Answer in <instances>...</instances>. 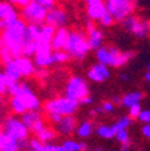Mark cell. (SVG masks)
<instances>
[{
  "mask_svg": "<svg viewBox=\"0 0 150 151\" xmlns=\"http://www.w3.org/2000/svg\"><path fill=\"white\" fill-rule=\"evenodd\" d=\"M28 25L21 18L12 21L3 30L1 47H5L14 58L23 56V49L25 46V31Z\"/></svg>",
  "mask_w": 150,
  "mask_h": 151,
  "instance_id": "cell-1",
  "label": "cell"
},
{
  "mask_svg": "<svg viewBox=\"0 0 150 151\" xmlns=\"http://www.w3.org/2000/svg\"><path fill=\"white\" fill-rule=\"evenodd\" d=\"M133 58L132 52H120L113 46H102L96 50V59L100 64L112 67H120Z\"/></svg>",
  "mask_w": 150,
  "mask_h": 151,
  "instance_id": "cell-2",
  "label": "cell"
},
{
  "mask_svg": "<svg viewBox=\"0 0 150 151\" xmlns=\"http://www.w3.org/2000/svg\"><path fill=\"white\" fill-rule=\"evenodd\" d=\"M79 102L73 101L64 97H55L45 103V110L47 114H58L60 116H69L74 115V113L78 110Z\"/></svg>",
  "mask_w": 150,
  "mask_h": 151,
  "instance_id": "cell-3",
  "label": "cell"
},
{
  "mask_svg": "<svg viewBox=\"0 0 150 151\" xmlns=\"http://www.w3.org/2000/svg\"><path fill=\"white\" fill-rule=\"evenodd\" d=\"M65 50L74 59H78V60L84 59L90 50L88 39H85L83 32L70 31L69 41H67Z\"/></svg>",
  "mask_w": 150,
  "mask_h": 151,
  "instance_id": "cell-4",
  "label": "cell"
},
{
  "mask_svg": "<svg viewBox=\"0 0 150 151\" xmlns=\"http://www.w3.org/2000/svg\"><path fill=\"white\" fill-rule=\"evenodd\" d=\"M108 13L115 22H123L132 14L136 0H105Z\"/></svg>",
  "mask_w": 150,
  "mask_h": 151,
  "instance_id": "cell-5",
  "label": "cell"
},
{
  "mask_svg": "<svg viewBox=\"0 0 150 151\" xmlns=\"http://www.w3.org/2000/svg\"><path fill=\"white\" fill-rule=\"evenodd\" d=\"M65 96L77 102L89 96V85L87 81L79 76H72L65 85Z\"/></svg>",
  "mask_w": 150,
  "mask_h": 151,
  "instance_id": "cell-6",
  "label": "cell"
},
{
  "mask_svg": "<svg viewBox=\"0 0 150 151\" xmlns=\"http://www.w3.org/2000/svg\"><path fill=\"white\" fill-rule=\"evenodd\" d=\"M4 133L13 137L18 142L23 139H28L29 136V128L27 125L22 121V119L17 116H7L3 122V129Z\"/></svg>",
  "mask_w": 150,
  "mask_h": 151,
  "instance_id": "cell-7",
  "label": "cell"
},
{
  "mask_svg": "<svg viewBox=\"0 0 150 151\" xmlns=\"http://www.w3.org/2000/svg\"><path fill=\"white\" fill-rule=\"evenodd\" d=\"M48 11L49 10H47L46 7L31 0L25 7L22 9V19L29 24L41 25L43 22H46Z\"/></svg>",
  "mask_w": 150,
  "mask_h": 151,
  "instance_id": "cell-8",
  "label": "cell"
},
{
  "mask_svg": "<svg viewBox=\"0 0 150 151\" xmlns=\"http://www.w3.org/2000/svg\"><path fill=\"white\" fill-rule=\"evenodd\" d=\"M123 27L138 39H144L148 35H150V23L139 19L138 17L135 16H130L125 21H123Z\"/></svg>",
  "mask_w": 150,
  "mask_h": 151,
  "instance_id": "cell-9",
  "label": "cell"
},
{
  "mask_svg": "<svg viewBox=\"0 0 150 151\" xmlns=\"http://www.w3.org/2000/svg\"><path fill=\"white\" fill-rule=\"evenodd\" d=\"M17 96H19L24 101L28 110H39L40 109V100L34 93V91L29 86V84L22 83V89Z\"/></svg>",
  "mask_w": 150,
  "mask_h": 151,
  "instance_id": "cell-10",
  "label": "cell"
},
{
  "mask_svg": "<svg viewBox=\"0 0 150 151\" xmlns=\"http://www.w3.org/2000/svg\"><path fill=\"white\" fill-rule=\"evenodd\" d=\"M18 18H19L18 12L12 4H10L9 1H3L0 4V28L1 30H4L9 23L18 19Z\"/></svg>",
  "mask_w": 150,
  "mask_h": 151,
  "instance_id": "cell-11",
  "label": "cell"
},
{
  "mask_svg": "<svg viewBox=\"0 0 150 151\" xmlns=\"http://www.w3.org/2000/svg\"><path fill=\"white\" fill-rule=\"evenodd\" d=\"M87 76L94 83H103L110 77V71H109L108 66L97 63L89 68Z\"/></svg>",
  "mask_w": 150,
  "mask_h": 151,
  "instance_id": "cell-12",
  "label": "cell"
},
{
  "mask_svg": "<svg viewBox=\"0 0 150 151\" xmlns=\"http://www.w3.org/2000/svg\"><path fill=\"white\" fill-rule=\"evenodd\" d=\"M87 3V12L90 19L100 21L101 18L108 12L106 7V1L103 0H85Z\"/></svg>",
  "mask_w": 150,
  "mask_h": 151,
  "instance_id": "cell-13",
  "label": "cell"
},
{
  "mask_svg": "<svg viewBox=\"0 0 150 151\" xmlns=\"http://www.w3.org/2000/svg\"><path fill=\"white\" fill-rule=\"evenodd\" d=\"M67 23V13L58 7H54L48 11L46 17V24L52 25L54 28H63Z\"/></svg>",
  "mask_w": 150,
  "mask_h": 151,
  "instance_id": "cell-14",
  "label": "cell"
},
{
  "mask_svg": "<svg viewBox=\"0 0 150 151\" xmlns=\"http://www.w3.org/2000/svg\"><path fill=\"white\" fill-rule=\"evenodd\" d=\"M55 129H57V132L60 133L61 136H65V137L71 136L73 132L77 129V120L73 115L64 116L60 122L55 125Z\"/></svg>",
  "mask_w": 150,
  "mask_h": 151,
  "instance_id": "cell-15",
  "label": "cell"
},
{
  "mask_svg": "<svg viewBox=\"0 0 150 151\" xmlns=\"http://www.w3.org/2000/svg\"><path fill=\"white\" fill-rule=\"evenodd\" d=\"M69 36H70V31L65 27L58 28L50 42L53 50H65L67 41H69Z\"/></svg>",
  "mask_w": 150,
  "mask_h": 151,
  "instance_id": "cell-16",
  "label": "cell"
},
{
  "mask_svg": "<svg viewBox=\"0 0 150 151\" xmlns=\"http://www.w3.org/2000/svg\"><path fill=\"white\" fill-rule=\"evenodd\" d=\"M16 64L19 68V72L22 77H30V76L36 73V65L34 61L30 60V58L27 56H19V58H14Z\"/></svg>",
  "mask_w": 150,
  "mask_h": 151,
  "instance_id": "cell-17",
  "label": "cell"
},
{
  "mask_svg": "<svg viewBox=\"0 0 150 151\" xmlns=\"http://www.w3.org/2000/svg\"><path fill=\"white\" fill-rule=\"evenodd\" d=\"M88 42H89L90 49H95V50L102 47V42H103L102 32L96 28H94L92 24L90 23H88Z\"/></svg>",
  "mask_w": 150,
  "mask_h": 151,
  "instance_id": "cell-18",
  "label": "cell"
},
{
  "mask_svg": "<svg viewBox=\"0 0 150 151\" xmlns=\"http://www.w3.org/2000/svg\"><path fill=\"white\" fill-rule=\"evenodd\" d=\"M0 150L1 151H19L21 150L19 142L1 131V133H0Z\"/></svg>",
  "mask_w": 150,
  "mask_h": 151,
  "instance_id": "cell-19",
  "label": "cell"
},
{
  "mask_svg": "<svg viewBox=\"0 0 150 151\" xmlns=\"http://www.w3.org/2000/svg\"><path fill=\"white\" fill-rule=\"evenodd\" d=\"M4 73L7 76V78L12 82H19L22 74L19 72V68H18L17 64H16V60L12 59L7 63L4 64Z\"/></svg>",
  "mask_w": 150,
  "mask_h": 151,
  "instance_id": "cell-20",
  "label": "cell"
},
{
  "mask_svg": "<svg viewBox=\"0 0 150 151\" xmlns=\"http://www.w3.org/2000/svg\"><path fill=\"white\" fill-rule=\"evenodd\" d=\"M143 99H144V93L142 91H130L123 96V106L130 108L135 104L141 103Z\"/></svg>",
  "mask_w": 150,
  "mask_h": 151,
  "instance_id": "cell-21",
  "label": "cell"
},
{
  "mask_svg": "<svg viewBox=\"0 0 150 151\" xmlns=\"http://www.w3.org/2000/svg\"><path fill=\"white\" fill-rule=\"evenodd\" d=\"M63 151H85L88 145L84 142H77L73 139H65L61 144Z\"/></svg>",
  "mask_w": 150,
  "mask_h": 151,
  "instance_id": "cell-22",
  "label": "cell"
},
{
  "mask_svg": "<svg viewBox=\"0 0 150 151\" xmlns=\"http://www.w3.org/2000/svg\"><path fill=\"white\" fill-rule=\"evenodd\" d=\"M10 107L16 115H23L24 113L28 111V108H27L24 101L19 96H12V99L10 101Z\"/></svg>",
  "mask_w": 150,
  "mask_h": 151,
  "instance_id": "cell-23",
  "label": "cell"
},
{
  "mask_svg": "<svg viewBox=\"0 0 150 151\" xmlns=\"http://www.w3.org/2000/svg\"><path fill=\"white\" fill-rule=\"evenodd\" d=\"M34 63H35L36 67L46 68V67L53 65L55 61H54L53 53H52V54H36L34 56Z\"/></svg>",
  "mask_w": 150,
  "mask_h": 151,
  "instance_id": "cell-24",
  "label": "cell"
},
{
  "mask_svg": "<svg viewBox=\"0 0 150 151\" xmlns=\"http://www.w3.org/2000/svg\"><path fill=\"white\" fill-rule=\"evenodd\" d=\"M92 132H94V125L91 121H83L81 122L78 126H77V129H76V134L82 138V139H85L88 137H90L92 134Z\"/></svg>",
  "mask_w": 150,
  "mask_h": 151,
  "instance_id": "cell-25",
  "label": "cell"
},
{
  "mask_svg": "<svg viewBox=\"0 0 150 151\" xmlns=\"http://www.w3.org/2000/svg\"><path fill=\"white\" fill-rule=\"evenodd\" d=\"M21 119L22 121L27 125V127L29 129H31V127L39 121L41 120V115H40V113L37 111V110H28L27 113H24L23 115H21Z\"/></svg>",
  "mask_w": 150,
  "mask_h": 151,
  "instance_id": "cell-26",
  "label": "cell"
},
{
  "mask_svg": "<svg viewBox=\"0 0 150 151\" xmlns=\"http://www.w3.org/2000/svg\"><path fill=\"white\" fill-rule=\"evenodd\" d=\"M96 134L103 139H112V138H115V132L112 127V125H99L95 129Z\"/></svg>",
  "mask_w": 150,
  "mask_h": 151,
  "instance_id": "cell-27",
  "label": "cell"
},
{
  "mask_svg": "<svg viewBox=\"0 0 150 151\" xmlns=\"http://www.w3.org/2000/svg\"><path fill=\"white\" fill-rule=\"evenodd\" d=\"M55 28L52 25H42L41 27V32H40V42L42 43H50L53 40V36L55 34Z\"/></svg>",
  "mask_w": 150,
  "mask_h": 151,
  "instance_id": "cell-28",
  "label": "cell"
},
{
  "mask_svg": "<svg viewBox=\"0 0 150 151\" xmlns=\"http://www.w3.org/2000/svg\"><path fill=\"white\" fill-rule=\"evenodd\" d=\"M55 137H57V129H53L50 127H45L41 132L36 134V138L42 143H48L53 140Z\"/></svg>",
  "mask_w": 150,
  "mask_h": 151,
  "instance_id": "cell-29",
  "label": "cell"
},
{
  "mask_svg": "<svg viewBox=\"0 0 150 151\" xmlns=\"http://www.w3.org/2000/svg\"><path fill=\"white\" fill-rule=\"evenodd\" d=\"M131 124H132V119H131L130 116H121L119 118L114 124H112V127H113L115 134L118 133L119 131H124V129H127Z\"/></svg>",
  "mask_w": 150,
  "mask_h": 151,
  "instance_id": "cell-30",
  "label": "cell"
},
{
  "mask_svg": "<svg viewBox=\"0 0 150 151\" xmlns=\"http://www.w3.org/2000/svg\"><path fill=\"white\" fill-rule=\"evenodd\" d=\"M70 54L66 52V50H54L53 52V58H54V61L55 63H65L70 59Z\"/></svg>",
  "mask_w": 150,
  "mask_h": 151,
  "instance_id": "cell-31",
  "label": "cell"
},
{
  "mask_svg": "<svg viewBox=\"0 0 150 151\" xmlns=\"http://www.w3.org/2000/svg\"><path fill=\"white\" fill-rule=\"evenodd\" d=\"M21 89H22V83H19V82H13V83H11V84L9 85L7 92L10 93L11 96H17L18 93H19Z\"/></svg>",
  "mask_w": 150,
  "mask_h": 151,
  "instance_id": "cell-32",
  "label": "cell"
},
{
  "mask_svg": "<svg viewBox=\"0 0 150 151\" xmlns=\"http://www.w3.org/2000/svg\"><path fill=\"white\" fill-rule=\"evenodd\" d=\"M141 113H142V107H141L139 103L128 108V116L131 119H138V116L141 115Z\"/></svg>",
  "mask_w": 150,
  "mask_h": 151,
  "instance_id": "cell-33",
  "label": "cell"
},
{
  "mask_svg": "<svg viewBox=\"0 0 150 151\" xmlns=\"http://www.w3.org/2000/svg\"><path fill=\"white\" fill-rule=\"evenodd\" d=\"M115 139H117V140H118L120 144L130 143V136H128V132H127V129L119 131L118 133L115 134Z\"/></svg>",
  "mask_w": 150,
  "mask_h": 151,
  "instance_id": "cell-34",
  "label": "cell"
},
{
  "mask_svg": "<svg viewBox=\"0 0 150 151\" xmlns=\"http://www.w3.org/2000/svg\"><path fill=\"white\" fill-rule=\"evenodd\" d=\"M99 22H100V24H101L102 27H110V25H113V23H114L115 21H114V18L107 12Z\"/></svg>",
  "mask_w": 150,
  "mask_h": 151,
  "instance_id": "cell-35",
  "label": "cell"
},
{
  "mask_svg": "<svg viewBox=\"0 0 150 151\" xmlns=\"http://www.w3.org/2000/svg\"><path fill=\"white\" fill-rule=\"evenodd\" d=\"M137 120H138L139 122H143V124H150V109L142 110L141 115L138 116Z\"/></svg>",
  "mask_w": 150,
  "mask_h": 151,
  "instance_id": "cell-36",
  "label": "cell"
},
{
  "mask_svg": "<svg viewBox=\"0 0 150 151\" xmlns=\"http://www.w3.org/2000/svg\"><path fill=\"white\" fill-rule=\"evenodd\" d=\"M32 1L40 4L41 6L46 7L47 10H52L54 9V5H55V0H32Z\"/></svg>",
  "mask_w": 150,
  "mask_h": 151,
  "instance_id": "cell-37",
  "label": "cell"
},
{
  "mask_svg": "<svg viewBox=\"0 0 150 151\" xmlns=\"http://www.w3.org/2000/svg\"><path fill=\"white\" fill-rule=\"evenodd\" d=\"M45 127H47L46 126V124H45V121L41 119V120H39V121H37L32 127H31V132H32V133H35V134H37V133H39V132H41Z\"/></svg>",
  "mask_w": 150,
  "mask_h": 151,
  "instance_id": "cell-38",
  "label": "cell"
},
{
  "mask_svg": "<svg viewBox=\"0 0 150 151\" xmlns=\"http://www.w3.org/2000/svg\"><path fill=\"white\" fill-rule=\"evenodd\" d=\"M101 107H102V109H103L105 113H113V111L115 110V104L112 102V101H106V102H103Z\"/></svg>",
  "mask_w": 150,
  "mask_h": 151,
  "instance_id": "cell-39",
  "label": "cell"
},
{
  "mask_svg": "<svg viewBox=\"0 0 150 151\" xmlns=\"http://www.w3.org/2000/svg\"><path fill=\"white\" fill-rule=\"evenodd\" d=\"M6 1H9L10 4H12L13 6H19V7H25L31 0H6Z\"/></svg>",
  "mask_w": 150,
  "mask_h": 151,
  "instance_id": "cell-40",
  "label": "cell"
},
{
  "mask_svg": "<svg viewBox=\"0 0 150 151\" xmlns=\"http://www.w3.org/2000/svg\"><path fill=\"white\" fill-rule=\"evenodd\" d=\"M45 151H63V147H61V145L46 143L45 144Z\"/></svg>",
  "mask_w": 150,
  "mask_h": 151,
  "instance_id": "cell-41",
  "label": "cell"
},
{
  "mask_svg": "<svg viewBox=\"0 0 150 151\" xmlns=\"http://www.w3.org/2000/svg\"><path fill=\"white\" fill-rule=\"evenodd\" d=\"M141 132L146 139H150V124H144L141 128Z\"/></svg>",
  "mask_w": 150,
  "mask_h": 151,
  "instance_id": "cell-42",
  "label": "cell"
},
{
  "mask_svg": "<svg viewBox=\"0 0 150 151\" xmlns=\"http://www.w3.org/2000/svg\"><path fill=\"white\" fill-rule=\"evenodd\" d=\"M48 116H49L50 121H52L53 124H55V125H57L58 122H60L61 119L64 118V116H60V115H58V114H48Z\"/></svg>",
  "mask_w": 150,
  "mask_h": 151,
  "instance_id": "cell-43",
  "label": "cell"
},
{
  "mask_svg": "<svg viewBox=\"0 0 150 151\" xmlns=\"http://www.w3.org/2000/svg\"><path fill=\"white\" fill-rule=\"evenodd\" d=\"M92 102H94V99L89 95V96H87V97L82 99V100L79 101V104H82V106H89V104H91Z\"/></svg>",
  "mask_w": 150,
  "mask_h": 151,
  "instance_id": "cell-44",
  "label": "cell"
},
{
  "mask_svg": "<svg viewBox=\"0 0 150 151\" xmlns=\"http://www.w3.org/2000/svg\"><path fill=\"white\" fill-rule=\"evenodd\" d=\"M130 149H131V144L130 143H125V144L120 145L119 151H130Z\"/></svg>",
  "mask_w": 150,
  "mask_h": 151,
  "instance_id": "cell-45",
  "label": "cell"
},
{
  "mask_svg": "<svg viewBox=\"0 0 150 151\" xmlns=\"http://www.w3.org/2000/svg\"><path fill=\"white\" fill-rule=\"evenodd\" d=\"M112 102L114 104H123V97H119V96H114L112 99Z\"/></svg>",
  "mask_w": 150,
  "mask_h": 151,
  "instance_id": "cell-46",
  "label": "cell"
},
{
  "mask_svg": "<svg viewBox=\"0 0 150 151\" xmlns=\"http://www.w3.org/2000/svg\"><path fill=\"white\" fill-rule=\"evenodd\" d=\"M120 79H121V81H124V82H127L130 78H128V76H127V74L123 73V74H120Z\"/></svg>",
  "mask_w": 150,
  "mask_h": 151,
  "instance_id": "cell-47",
  "label": "cell"
},
{
  "mask_svg": "<svg viewBox=\"0 0 150 151\" xmlns=\"http://www.w3.org/2000/svg\"><path fill=\"white\" fill-rule=\"evenodd\" d=\"M144 78H145V81H146V82H148V83L150 84V72H149V71H148V72L145 73V76H144Z\"/></svg>",
  "mask_w": 150,
  "mask_h": 151,
  "instance_id": "cell-48",
  "label": "cell"
},
{
  "mask_svg": "<svg viewBox=\"0 0 150 151\" xmlns=\"http://www.w3.org/2000/svg\"><path fill=\"white\" fill-rule=\"evenodd\" d=\"M92 151H103V149H102V147H95Z\"/></svg>",
  "mask_w": 150,
  "mask_h": 151,
  "instance_id": "cell-49",
  "label": "cell"
},
{
  "mask_svg": "<svg viewBox=\"0 0 150 151\" xmlns=\"http://www.w3.org/2000/svg\"><path fill=\"white\" fill-rule=\"evenodd\" d=\"M146 68H148V71H149V72H150V63H149V64H148V65H146Z\"/></svg>",
  "mask_w": 150,
  "mask_h": 151,
  "instance_id": "cell-50",
  "label": "cell"
},
{
  "mask_svg": "<svg viewBox=\"0 0 150 151\" xmlns=\"http://www.w3.org/2000/svg\"><path fill=\"white\" fill-rule=\"evenodd\" d=\"M28 151H36V150H34V149H31V147H30V149H28Z\"/></svg>",
  "mask_w": 150,
  "mask_h": 151,
  "instance_id": "cell-51",
  "label": "cell"
},
{
  "mask_svg": "<svg viewBox=\"0 0 150 151\" xmlns=\"http://www.w3.org/2000/svg\"><path fill=\"white\" fill-rule=\"evenodd\" d=\"M142 151H146V150H142Z\"/></svg>",
  "mask_w": 150,
  "mask_h": 151,
  "instance_id": "cell-52",
  "label": "cell"
}]
</instances>
